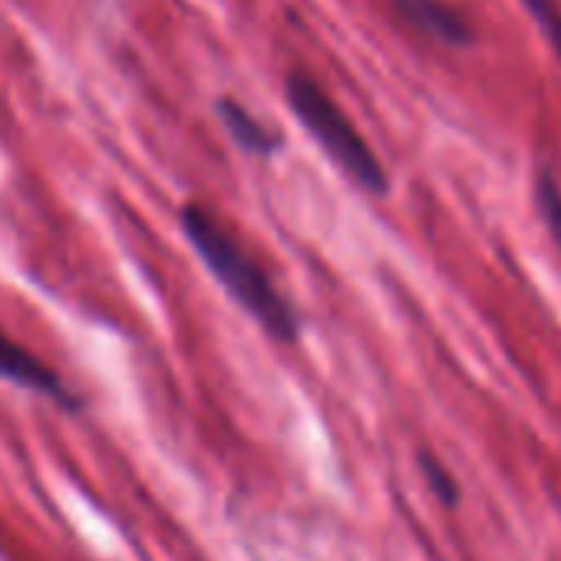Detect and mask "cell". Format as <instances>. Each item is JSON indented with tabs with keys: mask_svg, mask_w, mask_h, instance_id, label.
<instances>
[{
	"mask_svg": "<svg viewBox=\"0 0 561 561\" xmlns=\"http://www.w3.org/2000/svg\"><path fill=\"white\" fill-rule=\"evenodd\" d=\"M535 205H538V215H541L551 241L561 251V185L554 182V175L548 169H538V175H535Z\"/></svg>",
	"mask_w": 561,
	"mask_h": 561,
	"instance_id": "6",
	"label": "cell"
},
{
	"mask_svg": "<svg viewBox=\"0 0 561 561\" xmlns=\"http://www.w3.org/2000/svg\"><path fill=\"white\" fill-rule=\"evenodd\" d=\"M522 4L528 8V14L535 18L538 31L551 44L554 57L561 60V8L554 4V0H522Z\"/></svg>",
	"mask_w": 561,
	"mask_h": 561,
	"instance_id": "7",
	"label": "cell"
},
{
	"mask_svg": "<svg viewBox=\"0 0 561 561\" xmlns=\"http://www.w3.org/2000/svg\"><path fill=\"white\" fill-rule=\"evenodd\" d=\"M0 377L24 387V390H34V393L47 397L57 407H67V410L80 407L77 397L64 387V380L44 360H37L31 351H24L18 341H11L4 331H0Z\"/></svg>",
	"mask_w": 561,
	"mask_h": 561,
	"instance_id": "3",
	"label": "cell"
},
{
	"mask_svg": "<svg viewBox=\"0 0 561 561\" xmlns=\"http://www.w3.org/2000/svg\"><path fill=\"white\" fill-rule=\"evenodd\" d=\"M288 106L301 119V126L314 136V142L370 195H387L390 179L377 152L357 133V126L341 113V106L305 73H291L285 80Z\"/></svg>",
	"mask_w": 561,
	"mask_h": 561,
	"instance_id": "2",
	"label": "cell"
},
{
	"mask_svg": "<svg viewBox=\"0 0 561 561\" xmlns=\"http://www.w3.org/2000/svg\"><path fill=\"white\" fill-rule=\"evenodd\" d=\"M400 14L423 34L449 44V47H469L472 44V27L462 14L446 8L443 0H397Z\"/></svg>",
	"mask_w": 561,
	"mask_h": 561,
	"instance_id": "4",
	"label": "cell"
},
{
	"mask_svg": "<svg viewBox=\"0 0 561 561\" xmlns=\"http://www.w3.org/2000/svg\"><path fill=\"white\" fill-rule=\"evenodd\" d=\"M182 231L218 277V285L280 344H291L298 337V314L288 298L274 288L267 271L244 251V244L202 205L182 208Z\"/></svg>",
	"mask_w": 561,
	"mask_h": 561,
	"instance_id": "1",
	"label": "cell"
},
{
	"mask_svg": "<svg viewBox=\"0 0 561 561\" xmlns=\"http://www.w3.org/2000/svg\"><path fill=\"white\" fill-rule=\"evenodd\" d=\"M420 466H423V476H426L430 489L439 495V502H443V505H456V502H459V485H456V479L449 476V469H446L436 456H430V453L420 456Z\"/></svg>",
	"mask_w": 561,
	"mask_h": 561,
	"instance_id": "8",
	"label": "cell"
},
{
	"mask_svg": "<svg viewBox=\"0 0 561 561\" xmlns=\"http://www.w3.org/2000/svg\"><path fill=\"white\" fill-rule=\"evenodd\" d=\"M218 116H221V123H225V129L231 133V139L244 149V152H251V156H271V152H277L280 149V136L274 133V129H267L257 116H251L241 103H234V100H218Z\"/></svg>",
	"mask_w": 561,
	"mask_h": 561,
	"instance_id": "5",
	"label": "cell"
}]
</instances>
